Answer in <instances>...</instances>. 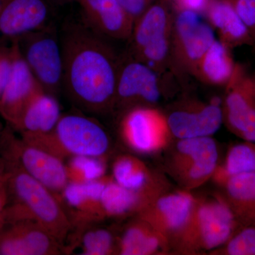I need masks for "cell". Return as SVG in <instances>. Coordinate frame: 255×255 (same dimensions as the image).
Wrapping results in <instances>:
<instances>
[{
	"label": "cell",
	"instance_id": "6da1fadb",
	"mask_svg": "<svg viewBox=\"0 0 255 255\" xmlns=\"http://www.w3.org/2000/svg\"><path fill=\"white\" fill-rule=\"evenodd\" d=\"M60 38L63 89L70 100L92 113L113 108L120 58L105 36L84 21L67 23Z\"/></svg>",
	"mask_w": 255,
	"mask_h": 255
},
{
	"label": "cell",
	"instance_id": "7a4b0ae2",
	"mask_svg": "<svg viewBox=\"0 0 255 255\" xmlns=\"http://www.w3.org/2000/svg\"><path fill=\"white\" fill-rule=\"evenodd\" d=\"M10 171V184L17 204L6 208L4 221L30 220L38 223L60 244L73 228L56 195L19 166Z\"/></svg>",
	"mask_w": 255,
	"mask_h": 255
},
{
	"label": "cell",
	"instance_id": "3957f363",
	"mask_svg": "<svg viewBox=\"0 0 255 255\" xmlns=\"http://www.w3.org/2000/svg\"><path fill=\"white\" fill-rule=\"evenodd\" d=\"M22 139L61 159L73 156L102 157L110 147L104 128L95 119L79 114H62L51 131L23 134Z\"/></svg>",
	"mask_w": 255,
	"mask_h": 255
},
{
	"label": "cell",
	"instance_id": "277c9868",
	"mask_svg": "<svg viewBox=\"0 0 255 255\" xmlns=\"http://www.w3.org/2000/svg\"><path fill=\"white\" fill-rule=\"evenodd\" d=\"M174 16L164 2H155L135 20L129 55L163 73L172 58Z\"/></svg>",
	"mask_w": 255,
	"mask_h": 255
},
{
	"label": "cell",
	"instance_id": "5b68a950",
	"mask_svg": "<svg viewBox=\"0 0 255 255\" xmlns=\"http://www.w3.org/2000/svg\"><path fill=\"white\" fill-rule=\"evenodd\" d=\"M14 41L38 83L56 96L63 88V58L60 33L54 25L49 23Z\"/></svg>",
	"mask_w": 255,
	"mask_h": 255
},
{
	"label": "cell",
	"instance_id": "8992f818",
	"mask_svg": "<svg viewBox=\"0 0 255 255\" xmlns=\"http://www.w3.org/2000/svg\"><path fill=\"white\" fill-rule=\"evenodd\" d=\"M214 28L191 10L177 11L172 33V58L176 65L193 75L203 55L216 41Z\"/></svg>",
	"mask_w": 255,
	"mask_h": 255
},
{
	"label": "cell",
	"instance_id": "52a82bcc",
	"mask_svg": "<svg viewBox=\"0 0 255 255\" xmlns=\"http://www.w3.org/2000/svg\"><path fill=\"white\" fill-rule=\"evenodd\" d=\"M159 74L148 65L128 55L119 60L114 106L130 107L155 104L160 100Z\"/></svg>",
	"mask_w": 255,
	"mask_h": 255
},
{
	"label": "cell",
	"instance_id": "ba28073f",
	"mask_svg": "<svg viewBox=\"0 0 255 255\" xmlns=\"http://www.w3.org/2000/svg\"><path fill=\"white\" fill-rule=\"evenodd\" d=\"M226 87L223 116L228 126L238 136L255 143V76L236 64Z\"/></svg>",
	"mask_w": 255,
	"mask_h": 255
},
{
	"label": "cell",
	"instance_id": "9c48e42d",
	"mask_svg": "<svg viewBox=\"0 0 255 255\" xmlns=\"http://www.w3.org/2000/svg\"><path fill=\"white\" fill-rule=\"evenodd\" d=\"M11 152L18 165L56 195L69 183L63 159L24 140H15Z\"/></svg>",
	"mask_w": 255,
	"mask_h": 255
},
{
	"label": "cell",
	"instance_id": "30bf717a",
	"mask_svg": "<svg viewBox=\"0 0 255 255\" xmlns=\"http://www.w3.org/2000/svg\"><path fill=\"white\" fill-rule=\"evenodd\" d=\"M0 228V255H53L61 253L62 245L44 228L30 220L9 222Z\"/></svg>",
	"mask_w": 255,
	"mask_h": 255
},
{
	"label": "cell",
	"instance_id": "8fae6325",
	"mask_svg": "<svg viewBox=\"0 0 255 255\" xmlns=\"http://www.w3.org/2000/svg\"><path fill=\"white\" fill-rule=\"evenodd\" d=\"M11 46L14 50L12 68L0 98V114L13 127L32 97L43 89L21 56L16 42L12 41Z\"/></svg>",
	"mask_w": 255,
	"mask_h": 255
},
{
	"label": "cell",
	"instance_id": "7c38bea8",
	"mask_svg": "<svg viewBox=\"0 0 255 255\" xmlns=\"http://www.w3.org/2000/svg\"><path fill=\"white\" fill-rule=\"evenodd\" d=\"M167 119L158 111L146 107L130 109L122 122L126 141L140 152H149L163 143L168 131Z\"/></svg>",
	"mask_w": 255,
	"mask_h": 255
},
{
	"label": "cell",
	"instance_id": "4fadbf2b",
	"mask_svg": "<svg viewBox=\"0 0 255 255\" xmlns=\"http://www.w3.org/2000/svg\"><path fill=\"white\" fill-rule=\"evenodd\" d=\"M46 0H3L0 6V36L14 41L48 24Z\"/></svg>",
	"mask_w": 255,
	"mask_h": 255
},
{
	"label": "cell",
	"instance_id": "5bb4252c",
	"mask_svg": "<svg viewBox=\"0 0 255 255\" xmlns=\"http://www.w3.org/2000/svg\"><path fill=\"white\" fill-rule=\"evenodd\" d=\"M85 21L102 36L128 40L133 28V19L117 0H77Z\"/></svg>",
	"mask_w": 255,
	"mask_h": 255
},
{
	"label": "cell",
	"instance_id": "9a60e30c",
	"mask_svg": "<svg viewBox=\"0 0 255 255\" xmlns=\"http://www.w3.org/2000/svg\"><path fill=\"white\" fill-rule=\"evenodd\" d=\"M223 119L221 100L217 98L194 110L175 111L169 114L167 122L174 136L187 139L213 135L221 127Z\"/></svg>",
	"mask_w": 255,
	"mask_h": 255
},
{
	"label": "cell",
	"instance_id": "2e32d148",
	"mask_svg": "<svg viewBox=\"0 0 255 255\" xmlns=\"http://www.w3.org/2000/svg\"><path fill=\"white\" fill-rule=\"evenodd\" d=\"M196 221L201 243L209 250L227 243L234 235L238 222L231 206L223 201H213L201 206Z\"/></svg>",
	"mask_w": 255,
	"mask_h": 255
},
{
	"label": "cell",
	"instance_id": "e0dca14e",
	"mask_svg": "<svg viewBox=\"0 0 255 255\" xmlns=\"http://www.w3.org/2000/svg\"><path fill=\"white\" fill-rule=\"evenodd\" d=\"M209 24L219 33L220 41L229 48L254 41L231 0H209L205 9Z\"/></svg>",
	"mask_w": 255,
	"mask_h": 255
},
{
	"label": "cell",
	"instance_id": "ac0fdd59",
	"mask_svg": "<svg viewBox=\"0 0 255 255\" xmlns=\"http://www.w3.org/2000/svg\"><path fill=\"white\" fill-rule=\"evenodd\" d=\"M61 116L56 96L41 90L32 97L13 127L21 134L46 133L55 128Z\"/></svg>",
	"mask_w": 255,
	"mask_h": 255
},
{
	"label": "cell",
	"instance_id": "d6986e66",
	"mask_svg": "<svg viewBox=\"0 0 255 255\" xmlns=\"http://www.w3.org/2000/svg\"><path fill=\"white\" fill-rule=\"evenodd\" d=\"M108 179L105 177L87 183L69 182L61 196L75 213V221L85 223L105 217L101 197Z\"/></svg>",
	"mask_w": 255,
	"mask_h": 255
},
{
	"label": "cell",
	"instance_id": "ffe728a7",
	"mask_svg": "<svg viewBox=\"0 0 255 255\" xmlns=\"http://www.w3.org/2000/svg\"><path fill=\"white\" fill-rule=\"evenodd\" d=\"M177 150L189 160L187 174L189 180H204L214 172L219 155L216 142L211 137L181 139Z\"/></svg>",
	"mask_w": 255,
	"mask_h": 255
},
{
	"label": "cell",
	"instance_id": "44dd1931",
	"mask_svg": "<svg viewBox=\"0 0 255 255\" xmlns=\"http://www.w3.org/2000/svg\"><path fill=\"white\" fill-rule=\"evenodd\" d=\"M230 49L223 42L216 40L203 55L193 75L209 85H227L236 65Z\"/></svg>",
	"mask_w": 255,
	"mask_h": 255
},
{
	"label": "cell",
	"instance_id": "7402d4cb",
	"mask_svg": "<svg viewBox=\"0 0 255 255\" xmlns=\"http://www.w3.org/2000/svg\"><path fill=\"white\" fill-rule=\"evenodd\" d=\"M226 184L229 206L236 219L247 225L255 224V172L228 178Z\"/></svg>",
	"mask_w": 255,
	"mask_h": 255
},
{
	"label": "cell",
	"instance_id": "603a6c76",
	"mask_svg": "<svg viewBox=\"0 0 255 255\" xmlns=\"http://www.w3.org/2000/svg\"><path fill=\"white\" fill-rule=\"evenodd\" d=\"M194 204V199L189 194L177 193L160 198L156 203L155 211L166 227L178 231L187 224Z\"/></svg>",
	"mask_w": 255,
	"mask_h": 255
},
{
	"label": "cell",
	"instance_id": "cb8c5ba5",
	"mask_svg": "<svg viewBox=\"0 0 255 255\" xmlns=\"http://www.w3.org/2000/svg\"><path fill=\"white\" fill-rule=\"evenodd\" d=\"M138 192L108 179L101 197L104 216H119L130 213L140 204Z\"/></svg>",
	"mask_w": 255,
	"mask_h": 255
},
{
	"label": "cell",
	"instance_id": "d4e9b609",
	"mask_svg": "<svg viewBox=\"0 0 255 255\" xmlns=\"http://www.w3.org/2000/svg\"><path fill=\"white\" fill-rule=\"evenodd\" d=\"M160 246V240L145 225L136 223L126 230L120 243L119 253L123 255H146L155 253Z\"/></svg>",
	"mask_w": 255,
	"mask_h": 255
},
{
	"label": "cell",
	"instance_id": "484cf974",
	"mask_svg": "<svg viewBox=\"0 0 255 255\" xmlns=\"http://www.w3.org/2000/svg\"><path fill=\"white\" fill-rule=\"evenodd\" d=\"M114 180L130 190L140 191L147 184V176L141 162L130 156H122L114 162Z\"/></svg>",
	"mask_w": 255,
	"mask_h": 255
},
{
	"label": "cell",
	"instance_id": "4316f807",
	"mask_svg": "<svg viewBox=\"0 0 255 255\" xmlns=\"http://www.w3.org/2000/svg\"><path fill=\"white\" fill-rule=\"evenodd\" d=\"M66 169L69 182L82 184L105 177L106 166L102 157L73 156Z\"/></svg>",
	"mask_w": 255,
	"mask_h": 255
},
{
	"label": "cell",
	"instance_id": "83f0119b",
	"mask_svg": "<svg viewBox=\"0 0 255 255\" xmlns=\"http://www.w3.org/2000/svg\"><path fill=\"white\" fill-rule=\"evenodd\" d=\"M255 172V143L246 141L233 145L228 152L224 168L226 179L238 174Z\"/></svg>",
	"mask_w": 255,
	"mask_h": 255
},
{
	"label": "cell",
	"instance_id": "f1b7e54d",
	"mask_svg": "<svg viewBox=\"0 0 255 255\" xmlns=\"http://www.w3.org/2000/svg\"><path fill=\"white\" fill-rule=\"evenodd\" d=\"M82 255H107L114 252V237L104 228H95L87 231L80 239Z\"/></svg>",
	"mask_w": 255,
	"mask_h": 255
},
{
	"label": "cell",
	"instance_id": "f546056e",
	"mask_svg": "<svg viewBox=\"0 0 255 255\" xmlns=\"http://www.w3.org/2000/svg\"><path fill=\"white\" fill-rule=\"evenodd\" d=\"M227 243L228 255H255V224L246 225Z\"/></svg>",
	"mask_w": 255,
	"mask_h": 255
},
{
	"label": "cell",
	"instance_id": "4dcf8cb0",
	"mask_svg": "<svg viewBox=\"0 0 255 255\" xmlns=\"http://www.w3.org/2000/svg\"><path fill=\"white\" fill-rule=\"evenodd\" d=\"M243 22L255 38V0H231Z\"/></svg>",
	"mask_w": 255,
	"mask_h": 255
},
{
	"label": "cell",
	"instance_id": "1f68e13d",
	"mask_svg": "<svg viewBox=\"0 0 255 255\" xmlns=\"http://www.w3.org/2000/svg\"><path fill=\"white\" fill-rule=\"evenodd\" d=\"M13 58L12 46H0V98L9 80L12 68Z\"/></svg>",
	"mask_w": 255,
	"mask_h": 255
},
{
	"label": "cell",
	"instance_id": "d6a6232c",
	"mask_svg": "<svg viewBox=\"0 0 255 255\" xmlns=\"http://www.w3.org/2000/svg\"><path fill=\"white\" fill-rule=\"evenodd\" d=\"M122 5L124 9L127 11L133 19L134 22L137 18L155 2V0H117Z\"/></svg>",
	"mask_w": 255,
	"mask_h": 255
},
{
	"label": "cell",
	"instance_id": "836d02e7",
	"mask_svg": "<svg viewBox=\"0 0 255 255\" xmlns=\"http://www.w3.org/2000/svg\"><path fill=\"white\" fill-rule=\"evenodd\" d=\"M173 5L176 11L191 10L196 12L205 11L209 0H164Z\"/></svg>",
	"mask_w": 255,
	"mask_h": 255
},
{
	"label": "cell",
	"instance_id": "e575fe53",
	"mask_svg": "<svg viewBox=\"0 0 255 255\" xmlns=\"http://www.w3.org/2000/svg\"><path fill=\"white\" fill-rule=\"evenodd\" d=\"M8 183V182H7ZM6 186L0 188V228L4 223L5 211L6 209V204L8 202V194Z\"/></svg>",
	"mask_w": 255,
	"mask_h": 255
},
{
	"label": "cell",
	"instance_id": "d590c367",
	"mask_svg": "<svg viewBox=\"0 0 255 255\" xmlns=\"http://www.w3.org/2000/svg\"><path fill=\"white\" fill-rule=\"evenodd\" d=\"M9 172L4 171V167L0 164V187H3L7 184L9 180Z\"/></svg>",
	"mask_w": 255,
	"mask_h": 255
},
{
	"label": "cell",
	"instance_id": "8d00e7d4",
	"mask_svg": "<svg viewBox=\"0 0 255 255\" xmlns=\"http://www.w3.org/2000/svg\"><path fill=\"white\" fill-rule=\"evenodd\" d=\"M1 1H2V0H0V6H1Z\"/></svg>",
	"mask_w": 255,
	"mask_h": 255
},
{
	"label": "cell",
	"instance_id": "74e56055",
	"mask_svg": "<svg viewBox=\"0 0 255 255\" xmlns=\"http://www.w3.org/2000/svg\"><path fill=\"white\" fill-rule=\"evenodd\" d=\"M1 123H0V130H1Z\"/></svg>",
	"mask_w": 255,
	"mask_h": 255
},
{
	"label": "cell",
	"instance_id": "f35d334b",
	"mask_svg": "<svg viewBox=\"0 0 255 255\" xmlns=\"http://www.w3.org/2000/svg\"><path fill=\"white\" fill-rule=\"evenodd\" d=\"M5 185H6V184H5ZM3 187H4V186H3ZM0 188H1V187H0Z\"/></svg>",
	"mask_w": 255,
	"mask_h": 255
},
{
	"label": "cell",
	"instance_id": "ab89813d",
	"mask_svg": "<svg viewBox=\"0 0 255 255\" xmlns=\"http://www.w3.org/2000/svg\"><path fill=\"white\" fill-rule=\"evenodd\" d=\"M2 1H3V0H2Z\"/></svg>",
	"mask_w": 255,
	"mask_h": 255
}]
</instances>
